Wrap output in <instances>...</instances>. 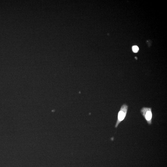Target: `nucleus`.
Masks as SVG:
<instances>
[{
	"label": "nucleus",
	"instance_id": "1",
	"mask_svg": "<svg viewBox=\"0 0 167 167\" xmlns=\"http://www.w3.org/2000/svg\"><path fill=\"white\" fill-rule=\"evenodd\" d=\"M128 106L126 104H124L121 107L120 110L118 112V119L115 126V127L117 128L119 124L125 119L127 113Z\"/></svg>",
	"mask_w": 167,
	"mask_h": 167
},
{
	"label": "nucleus",
	"instance_id": "2",
	"mask_svg": "<svg viewBox=\"0 0 167 167\" xmlns=\"http://www.w3.org/2000/svg\"><path fill=\"white\" fill-rule=\"evenodd\" d=\"M141 112L148 125H151L152 118V108L143 107L141 110Z\"/></svg>",
	"mask_w": 167,
	"mask_h": 167
},
{
	"label": "nucleus",
	"instance_id": "3",
	"mask_svg": "<svg viewBox=\"0 0 167 167\" xmlns=\"http://www.w3.org/2000/svg\"><path fill=\"white\" fill-rule=\"evenodd\" d=\"M139 50V48L137 46H134L132 47V50L134 52L137 53Z\"/></svg>",
	"mask_w": 167,
	"mask_h": 167
}]
</instances>
